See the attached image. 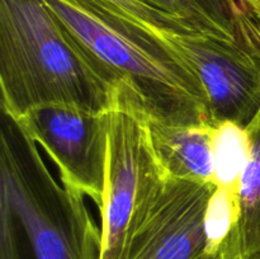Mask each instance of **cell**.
Here are the masks:
<instances>
[{
  "mask_svg": "<svg viewBox=\"0 0 260 259\" xmlns=\"http://www.w3.org/2000/svg\"><path fill=\"white\" fill-rule=\"evenodd\" d=\"M239 218V195L216 187L205 215L206 255L217 258Z\"/></svg>",
  "mask_w": 260,
  "mask_h": 259,
  "instance_id": "cell-13",
  "label": "cell"
},
{
  "mask_svg": "<svg viewBox=\"0 0 260 259\" xmlns=\"http://www.w3.org/2000/svg\"><path fill=\"white\" fill-rule=\"evenodd\" d=\"M246 128L249 157L239 190V218L217 259L260 258V111Z\"/></svg>",
  "mask_w": 260,
  "mask_h": 259,
  "instance_id": "cell-10",
  "label": "cell"
},
{
  "mask_svg": "<svg viewBox=\"0 0 260 259\" xmlns=\"http://www.w3.org/2000/svg\"><path fill=\"white\" fill-rule=\"evenodd\" d=\"M168 177L150 142L146 117L128 99L111 111L101 259H126L129 241L151 213Z\"/></svg>",
  "mask_w": 260,
  "mask_h": 259,
  "instance_id": "cell-4",
  "label": "cell"
},
{
  "mask_svg": "<svg viewBox=\"0 0 260 259\" xmlns=\"http://www.w3.org/2000/svg\"><path fill=\"white\" fill-rule=\"evenodd\" d=\"M84 197L53 178L35 140L2 112L0 259H101Z\"/></svg>",
  "mask_w": 260,
  "mask_h": 259,
  "instance_id": "cell-3",
  "label": "cell"
},
{
  "mask_svg": "<svg viewBox=\"0 0 260 259\" xmlns=\"http://www.w3.org/2000/svg\"><path fill=\"white\" fill-rule=\"evenodd\" d=\"M99 4L139 23L161 37L203 35L187 20L154 7L144 0H95Z\"/></svg>",
  "mask_w": 260,
  "mask_h": 259,
  "instance_id": "cell-12",
  "label": "cell"
},
{
  "mask_svg": "<svg viewBox=\"0 0 260 259\" xmlns=\"http://www.w3.org/2000/svg\"><path fill=\"white\" fill-rule=\"evenodd\" d=\"M0 89L13 118L47 104L108 113L122 96L43 0H0Z\"/></svg>",
  "mask_w": 260,
  "mask_h": 259,
  "instance_id": "cell-2",
  "label": "cell"
},
{
  "mask_svg": "<svg viewBox=\"0 0 260 259\" xmlns=\"http://www.w3.org/2000/svg\"><path fill=\"white\" fill-rule=\"evenodd\" d=\"M149 121L210 123L207 93L167 38L95 0H43Z\"/></svg>",
  "mask_w": 260,
  "mask_h": 259,
  "instance_id": "cell-1",
  "label": "cell"
},
{
  "mask_svg": "<svg viewBox=\"0 0 260 259\" xmlns=\"http://www.w3.org/2000/svg\"><path fill=\"white\" fill-rule=\"evenodd\" d=\"M146 122L152 150L168 178L213 183L212 124H168L147 118Z\"/></svg>",
  "mask_w": 260,
  "mask_h": 259,
  "instance_id": "cell-8",
  "label": "cell"
},
{
  "mask_svg": "<svg viewBox=\"0 0 260 259\" xmlns=\"http://www.w3.org/2000/svg\"><path fill=\"white\" fill-rule=\"evenodd\" d=\"M244 2L250 8L253 14L260 20V0H244Z\"/></svg>",
  "mask_w": 260,
  "mask_h": 259,
  "instance_id": "cell-14",
  "label": "cell"
},
{
  "mask_svg": "<svg viewBox=\"0 0 260 259\" xmlns=\"http://www.w3.org/2000/svg\"><path fill=\"white\" fill-rule=\"evenodd\" d=\"M157 5L203 35L260 56V20L244 0H157Z\"/></svg>",
  "mask_w": 260,
  "mask_h": 259,
  "instance_id": "cell-9",
  "label": "cell"
},
{
  "mask_svg": "<svg viewBox=\"0 0 260 259\" xmlns=\"http://www.w3.org/2000/svg\"><path fill=\"white\" fill-rule=\"evenodd\" d=\"M213 183L168 178L159 201L129 241L126 259H200L206 255L205 215Z\"/></svg>",
  "mask_w": 260,
  "mask_h": 259,
  "instance_id": "cell-7",
  "label": "cell"
},
{
  "mask_svg": "<svg viewBox=\"0 0 260 259\" xmlns=\"http://www.w3.org/2000/svg\"><path fill=\"white\" fill-rule=\"evenodd\" d=\"M200 259H217V258H213V256H207V255H205V256H202V258H200Z\"/></svg>",
  "mask_w": 260,
  "mask_h": 259,
  "instance_id": "cell-15",
  "label": "cell"
},
{
  "mask_svg": "<svg viewBox=\"0 0 260 259\" xmlns=\"http://www.w3.org/2000/svg\"><path fill=\"white\" fill-rule=\"evenodd\" d=\"M165 38L200 76L212 126H248L260 111V56L206 35Z\"/></svg>",
  "mask_w": 260,
  "mask_h": 259,
  "instance_id": "cell-6",
  "label": "cell"
},
{
  "mask_svg": "<svg viewBox=\"0 0 260 259\" xmlns=\"http://www.w3.org/2000/svg\"><path fill=\"white\" fill-rule=\"evenodd\" d=\"M212 150L216 187L239 195L241 178L249 157V134L246 126L221 122L212 126Z\"/></svg>",
  "mask_w": 260,
  "mask_h": 259,
  "instance_id": "cell-11",
  "label": "cell"
},
{
  "mask_svg": "<svg viewBox=\"0 0 260 259\" xmlns=\"http://www.w3.org/2000/svg\"><path fill=\"white\" fill-rule=\"evenodd\" d=\"M15 119L50 156L61 182L90 197L99 210L106 187L111 112L47 104Z\"/></svg>",
  "mask_w": 260,
  "mask_h": 259,
  "instance_id": "cell-5",
  "label": "cell"
},
{
  "mask_svg": "<svg viewBox=\"0 0 260 259\" xmlns=\"http://www.w3.org/2000/svg\"><path fill=\"white\" fill-rule=\"evenodd\" d=\"M259 259H260V258H259Z\"/></svg>",
  "mask_w": 260,
  "mask_h": 259,
  "instance_id": "cell-16",
  "label": "cell"
}]
</instances>
